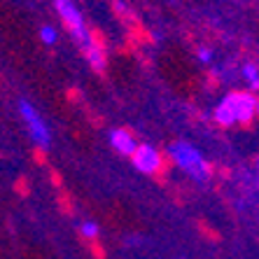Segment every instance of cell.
<instances>
[{
	"mask_svg": "<svg viewBox=\"0 0 259 259\" xmlns=\"http://www.w3.org/2000/svg\"><path fill=\"white\" fill-rule=\"evenodd\" d=\"M168 157H170V161L180 170H185L194 182L201 185V182L210 180V173H212L210 163L205 161L203 154H201L192 143H187V140H175V143H170Z\"/></svg>",
	"mask_w": 259,
	"mask_h": 259,
	"instance_id": "cell-1",
	"label": "cell"
},
{
	"mask_svg": "<svg viewBox=\"0 0 259 259\" xmlns=\"http://www.w3.org/2000/svg\"><path fill=\"white\" fill-rule=\"evenodd\" d=\"M54 7H56V12H59V17L63 19L66 28L70 30V35L75 37L77 45L82 47V52H87V49H91L96 45V37L91 35V30L87 28L84 17H82L79 7L75 5L72 0H54Z\"/></svg>",
	"mask_w": 259,
	"mask_h": 259,
	"instance_id": "cell-2",
	"label": "cell"
},
{
	"mask_svg": "<svg viewBox=\"0 0 259 259\" xmlns=\"http://www.w3.org/2000/svg\"><path fill=\"white\" fill-rule=\"evenodd\" d=\"M17 105H19V115H21L26 128H28V138L33 140V145L40 147V150H49V147H52V133H49L45 119L40 117V112H37V110L33 108V103H28L26 98H19Z\"/></svg>",
	"mask_w": 259,
	"mask_h": 259,
	"instance_id": "cell-3",
	"label": "cell"
},
{
	"mask_svg": "<svg viewBox=\"0 0 259 259\" xmlns=\"http://www.w3.org/2000/svg\"><path fill=\"white\" fill-rule=\"evenodd\" d=\"M131 161H133V166H136V170L143 175H157L163 166L161 152L150 143H140L136 154L131 157Z\"/></svg>",
	"mask_w": 259,
	"mask_h": 259,
	"instance_id": "cell-4",
	"label": "cell"
},
{
	"mask_svg": "<svg viewBox=\"0 0 259 259\" xmlns=\"http://www.w3.org/2000/svg\"><path fill=\"white\" fill-rule=\"evenodd\" d=\"M234 96V110H236V124L247 126L257 117V96L250 91H231Z\"/></svg>",
	"mask_w": 259,
	"mask_h": 259,
	"instance_id": "cell-5",
	"label": "cell"
},
{
	"mask_svg": "<svg viewBox=\"0 0 259 259\" xmlns=\"http://www.w3.org/2000/svg\"><path fill=\"white\" fill-rule=\"evenodd\" d=\"M108 138H110V145L115 147L117 154L128 157V159L136 154V150H138V145H140V143H136V138H133L126 128H112Z\"/></svg>",
	"mask_w": 259,
	"mask_h": 259,
	"instance_id": "cell-6",
	"label": "cell"
},
{
	"mask_svg": "<svg viewBox=\"0 0 259 259\" xmlns=\"http://www.w3.org/2000/svg\"><path fill=\"white\" fill-rule=\"evenodd\" d=\"M212 119H215L222 128L236 126V110H234V96H231V91L215 105V110H212Z\"/></svg>",
	"mask_w": 259,
	"mask_h": 259,
	"instance_id": "cell-7",
	"label": "cell"
},
{
	"mask_svg": "<svg viewBox=\"0 0 259 259\" xmlns=\"http://www.w3.org/2000/svg\"><path fill=\"white\" fill-rule=\"evenodd\" d=\"M84 59H87V63H89V66L94 68L96 72H105V68H108V56H105V52H103V47L98 42L94 45L91 49H87Z\"/></svg>",
	"mask_w": 259,
	"mask_h": 259,
	"instance_id": "cell-8",
	"label": "cell"
},
{
	"mask_svg": "<svg viewBox=\"0 0 259 259\" xmlns=\"http://www.w3.org/2000/svg\"><path fill=\"white\" fill-rule=\"evenodd\" d=\"M243 79L247 82V87H250V91H259V68L254 66V63H245L241 70Z\"/></svg>",
	"mask_w": 259,
	"mask_h": 259,
	"instance_id": "cell-9",
	"label": "cell"
},
{
	"mask_svg": "<svg viewBox=\"0 0 259 259\" xmlns=\"http://www.w3.org/2000/svg\"><path fill=\"white\" fill-rule=\"evenodd\" d=\"M82 236H84L87 241H94V238H98V234H101V229H98L96 222H91V220H87V222H82Z\"/></svg>",
	"mask_w": 259,
	"mask_h": 259,
	"instance_id": "cell-10",
	"label": "cell"
},
{
	"mask_svg": "<svg viewBox=\"0 0 259 259\" xmlns=\"http://www.w3.org/2000/svg\"><path fill=\"white\" fill-rule=\"evenodd\" d=\"M40 40H42L47 47L56 42V28L54 26H40Z\"/></svg>",
	"mask_w": 259,
	"mask_h": 259,
	"instance_id": "cell-11",
	"label": "cell"
},
{
	"mask_svg": "<svg viewBox=\"0 0 259 259\" xmlns=\"http://www.w3.org/2000/svg\"><path fill=\"white\" fill-rule=\"evenodd\" d=\"M196 59H199L201 63H210V61H212V52L208 47H199V49H196Z\"/></svg>",
	"mask_w": 259,
	"mask_h": 259,
	"instance_id": "cell-12",
	"label": "cell"
},
{
	"mask_svg": "<svg viewBox=\"0 0 259 259\" xmlns=\"http://www.w3.org/2000/svg\"><path fill=\"white\" fill-rule=\"evenodd\" d=\"M257 115H259V96H257Z\"/></svg>",
	"mask_w": 259,
	"mask_h": 259,
	"instance_id": "cell-13",
	"label": "cell"
},
{
	"mask_svg": "<svg viewBox=\"0 0 259 259\" xmlns=\"http://www.w3.org/2000/svg\"><path fill=\"white\" fill-rule=\"evenodd\" d=\"M257 170H259V154H257Z\"/></svg>",
	"mask_w": 259,
	"mask_h": 259,
	"instance_id": "cell-14",
	"label": "cell"
}]
</instances>
